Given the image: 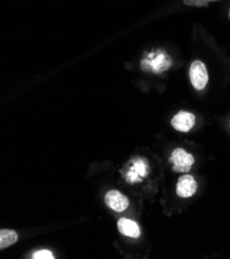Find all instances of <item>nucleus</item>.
Returning a JSON list of instances; mask_svg holds the SVG:
<instances>
[{
	"label": "nucleus",
	"instance_id": "nucleus-5",
	"mask_svg": "<svg viewBox=\"0 0 230 259\" xmlns=\"http://www.w3.org/2000/svg\"><path fill=\"white\" fill-rule=\"evenodd\" d=\"M105 201L109 208L118 213L125 211L129 205L128 198L118 190L109 191L105 196Z\"/></svg>",
	"mask_w": 230,
	"mask_h": 259
},
{
	"label": "nucleus",
	"instance_id": "nucleus-6",
	"mask_svg": "<svg viewBox=\"0 0 230 259\" xmlns=\"http://www.w3.org/2000/svg\"><path fill=\"white\" fill-rule=\"evenodd\" d=\"M195 125V116L192 113L182 111L171 119V126L177 132L188 133Z\"/></svg>",
	"mask_w": 230,
	"mask_h": 259
},
{
	"label": "nucleus",
	"instance_id": "nucleus-10",
	"mask_svg": "<svg viewBox=\"0 0 230 259\" xmlns=\"http://www.w3.org/2000/svg\"><path fill=\"white\" fill-rule=\"evenodd\" d=\"M32 258L33 259H53L54 255L52 254V252H50L48 250H40L33 253Z\"/></svg>",
	"mask_w": 230,
	"mask_h": 259
},
{
	"label": "nucleus",
	"instance_id": "nucleus-3",
	"mask_svg": "<svg viewBox=\"0 0 230 259\" xmlns=\"http://www.w3.org/2000/svg\"><path fill=\"white\" fill-rule=\"evenodd\" d=\"M189 74L191 83L196 90L201 91L206 88L209 82V73L206 65L201 61L196 60L191 64Z\"/></svg>",
	"mask_w": 230,
	"mask_h": 259
},
{
	"label": "nucleus",
	"instance_id": "nucleus-2",
	"mask_svg": "<svg viewBox=\"0 0 230 259\" xmlns=\"http://www.w3.org/2000/svg\"><path fill=\"white\" fill-rule=\"evenodd\" d=\"M129 163H130V167L124 175L126 182L129 184L142 182L143 179L148 176L150 170L148 160L143 157H136L132 159Z\"/></svg>",
	"mask_w": 230,
	"mask_h": 259
},
{
	"label": "nucleus",
	"instance_id": "nucleus-8",
	"mask_svg": "<svg viewBox=\"0 0 230 259\" xmlns=\"http://www.w3.org/2000/svg\"><path fill=\"white\" fill-rule=\"evenodd\" d=\"M18 241V234L15 230L2 229L0 230V249L4 250L16 244Z\"/></svg>",
	"mask_w": 230,
	"mask_h": 259
},
{
	"label": "nucleus",
	"instance_id": "nucleus-11",
	"mask_svg": "<svg viewBox=\"0 0 230 259\" xmlns=\"http://www.w3.org/2000/svg\"><path fill=\"white\" fill-rule=\"evenodd\" d=\"M228 17H229V19H230V8H229V13H228Z\"/></svg>",
	"mask_w": 230,
	"mask_h": 259
},
{
	"label": "nucleus",
	"instance_id": "nucleus-7",
	"mask_svg": "<svg viewBox=\"0 0 230 259\" xmlns=\"http://www.w3.org/2000/svg\"><path fill=\"white\" fill-rule=\"evenodd\" d=\"M118 229L120 234L126 237L139 239L141 237V228L136 222L130 219L121 218L118 221Z\"/></svg>",
	"mask_w": 230,
	"mask_h": 259
},
{
	"label": "nucleus",
	"instance_id": "nucleus-9",
	"mask_svg": "<svg viewBox=\"0 0 230 259\" xmlns=\"http://www.w3.org/2000/svg\"><path fill=\"white\" fill-rule=\"evenodd\" d=\"M212 2H219V0H184V4L189 7H207Z\"/></svg>",
	"mask_w": 230,
	"mask_h": 259
},
{
	"label": "nucleus",
	"instance_id": "nucleus-1",
	"mask_svg": "<svg viewBox=\"0 0 230 259\" xmlns=\"http://www.w3.org/2000/svg\"><path fill=\"white\" fill-rule=\"evenodd\" d=\"M194 161L193 155L182 148L173 150L169 157V162L172 163V170L175 172H188Z\"/></svg>",
	"mask_w": 230,
	"mask_h": 259
},
{
	"label": "nucleus",
	"instance_id": "nucleus-4",
	"mask_svg": "<svg viewBox=\"0 0 230 259\" xmlns=\"http://www.w3.org/2000/svg\"><path fill=\"white\" fill-rule=\"evenodd\" d=\"M197 190V183L195 179L190 175L180 177L176 183V194L182 198L193 196Z\"/></svg>",
	"mask_w": 230,
	"mask_h": 259
}]
</instances>
